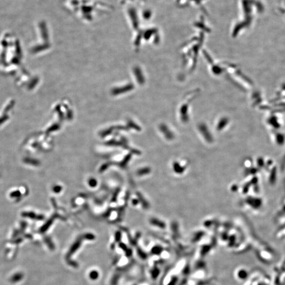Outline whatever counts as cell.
Listing matches in <instances>:
<instances>
[{
  "label": "cell",
  "instance_id": "obj_1",
  "mask_svg": "<svg viewBox=\"0 0 285 285\" xmlns=\"http://www.w3.org/2000/svg\"><path fill=\"white\" fill-rule=\"evenodd\" d=\"M173 169L177 174H182L184 172L185 168L181 166L178 162H174L173 164Z\"/></svg>",
  "mask_w": 285,
  "mask_h": 285
},
{
  "label": "cell",
  "instance_id": "obj_2",
  "mask_svg": "<svg viewBox=\"0 0 285 285\" xmlns=\"http://www.w3.org/2000/svg\"><path fill=\"white\" fill-rule=\"evenodd\" d=\"M151 222L153 224L158 225V227H161V228H164V227H165V224L163 222L160 221V220H158L157 219H152Z\"/></svg>",
  "mask_w": 285,
  "mask_h": 285
},
{
  "label": "cell",
  "instance_id": "obj_3",
  "mask_svg": "<svg viewBox=\"0 0 285 285\" xmlns=\"http://www.w3.org/2000/svg\"><path fill=\"white\" fill-rule=\"evenodd\" d=\"M150 172V169H148V168H146V169H142L141 171L139 172V174H147Z\"/></svg>",
  "mask_w": 285,
  "mask_h": 285
},
{
  "label": "cell",
  "instance_id": "obj_4",
  "mask_svg": "<svg viewBox=\"0 0 285 285\" xmlns=\"http://www.w3.org/2000/svg\"><path fill=\"white\" fill-rule=\"evenodd\" d=\"M89 184L91 186H95V185H96V181L94 179H91V180H90Z\"/></svg>",
  "mask_w": 285,
  "mask_h": 285
}]
</instances>
